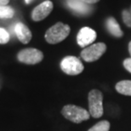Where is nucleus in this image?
Returning a JSON list of instances; mask_svg holds the SVG:
<instances>
[{"label":"nucleus","instance_id":"nucleus-1","mask_svg":"<svg viewBox=\"0 0 131 131\" xmlns=\"http://www.w3.org/2000/svg\"><path fill=\"white\" fill-rule=\"evenodd\" d=\"M71 31L68 25L62 22H57L56 25L52 26L47 30L45 33V39L49 43L56 44L61 43L65 38H67Z\"/></svg>","mask_w":131,"mask_h":131},{"label":"nucleus","instance_id":"nucleus-2","mask_svg":"<svg viewBox=\"0 0 131 131\" xmlns=\"http://www.w3.org/2000/svg\"><path fill=\"white\" fill-rule=\"evenodd\" d=\"M61 113L66 118L75 124H79L83 121L88 120L90 117V112L88 111L74 105L65 106L61 110Z\"/></svg>","mask_w":131,"mask_h":131},{"label":"nucleus","instance_id":"nucleus-3","mask_svg":"<svg viewBox=\"0 0 131 131\" xmlns=\"http://www.w3.org/2000/svg\"><path fill=\"white\" fill-rule=\"evenodd\" d=\"M103 95L100 90H93L89 94V108L90 114L93 117L98 118L103 114Z\"/></svg>","mask_w":131,"mask_h":131},{"label":"nucleus","instance_id":"nucleus-4","mask_svg":"<svg viewBox=\"0 0 131 131\" xmlns=\"http://www.w3.org/2000/svg\"><path fill=\"white\" fill-rule=\"evenodd\" d=\"M17 59L22 63L27 65H35L43 61V54L39 49L34 48L24 49L18 53Z\"/></svg>","mask_w":131,"mask_h":131},{"label":"nucleus","instance_id":"nucleus-5","mask_svg":"<svg viewBox=\"0 0 131 131\" xmlns=\"http://www.w3.org/2000/svg\"><path fill=\"white\" fill-rule=\"evenodd\" d=\"M61 68L68 75L75 76L80 74L84 69L83 63L75 56H67L61 62Z\"/></svg>","mask_w":131,"mask_h":131},{"label":"nucleus","instance_id":"nucleus-6","mask_svg":"<svg viewBox=\"0 0 131 131\" xmlns=\"http://www.w3.org/2000/svg\"><path fill=\"white\" fill-rule=\"evenodd\" d=\"M106 50V45L104 43H97L85 48L81 52V57L87 62L97 61Z\"/></svg>","mask_w":131,"mask_h":131},{"label":"nucleus","instance_id":"nucleus-7","mask_svg":"<svg viewBox=\"0 0 131 131\" xmlns=\"http://www.w3.org/2000/svg\"><path fill=\"white\" fill-rule=\"evenodd\" d=\"M53 3L49 0L43 2L38 5L32 12V19L34 21H40L48 16L53 10Z\"/></svg>","mask_w":131,"mask_h":131},{"label":"nucleus","instance_id":"nucleus-8","mask_svg":"<svg viewBox=\"0 0 131 131\" xmlns=\"http://www.w3.org/2000/svg\"><path fill=\"white\" fill-rule=\"evenodd\" d=\"M96 38V32L90 27H83L77 36V42L81 47H86L92 43Z\"/></svg>","mask_w":131,"mask_h":131},{"label":"nucleus","instance_id":"nucleus-9","mask_svg":"<svg viewBox=\"0 0 131 131\" xmlns=\"http://www.w3.org/2000/svg\"><path fill=\"white\" fill-rule=\"evenodd\" d=\"M15 32L18 39L24 44L28 43L32 39V35L30 29L21 22H18L15 26Z\"/></svg>","mask_w":131,"mask_h":131},{"label":"nucleus","instance_id":"nucleus-10","mask_svg":"<svg viewBox=\"0 0 131 131\" xmlns=\"http://www.w3.org/2000/svg\"><path fill=\"white\" fill-rule=\"evenodd\" d=\"M67 5L73 11L81 15L89 14L92 9L90 4L83 2L82 0H67Z\"/></svg>","mask_w":131,"mask_h":131},{"label":"nucleus","instance_id":"nucleus-11","mask_svg":"<svg viewBox=\"0 0 131 131\" xmlns=\"http://www.w3.org/2000/svg\"><path fill=\"white\" fill-rule=\"evenodd\" d=\"M106 27L108 29L109 32L113 35L114 37H117V38H121L123 36V32L120 28L118 23L117 22V20L114 19L113 17H110L106 20Z\"/></svg>","mask_w":131,"mask_h":131},{"label":"nucleus","instance_id":"nucleus-12","mask_svg":"<svg viewBox=\"0 0 131 131\" xmlns=\"http://www.w3.org/2000/svg\"><path fill=\"white\" fill-rule=\"evenodd\" d=\"M116 90L124 95H131V81L124 80L116 84Z\"/></svg>","mask_w":131,"mask_h":131},{"label":"nucleus","instance_id":"nucleus-13","mask_svg":"<svg viewBox=\"0 0 131 131\" xmlns=\"http://www.w3.org/2000/svg\"><path fill=\"white\" fill-rule=\"evenodd\" d=\"M15 10L9 5H0V18L10 19L14 16Z\"/></svg>","mask_w":131,"mask_h":131},{"label":"nucleus","instance_id":"nucleus-14","mask_svg":"<svg viewBox=\"0 0 131 131\" xmlns=\"http://www.w3.org/2000/svg\"><path fill=\"white\" fill-rule=\"evenodd\" d=\"M110 123L108 121H101L90 128L88 131H109Z\"/></svg>","mask_w":131,"mask_h":131},{"label":"nucleus","instance_id":"nucleus-15","mask_svg":"<svg viewBox=\"0 0 131 131\" xmlns=\"http://www.w3.org/2000/svg\"><path fill=\"white\" fill-rule=\"evenodd\" d=\"M9 40V34L4 28L0 27V44L7 43Z\"/></svg>","mask_w":131,"mask_h":131},{"label":"nucleus","instance_id":"nucleus-16","mask_svg":"<svg viewBox=\"0 0 131 131\" xmlns=\"http://www.w3.org/2000/svg\"><path fill=\"white\" fill-rule=\"evenodd\" d=\"M122 17H123V20L125 23V25L127 27H131V13L128 10H124L122 12Z\"/></svg>","mask_w":131,"mask_h":131},{"label":"nucleus","instance_id":"nucleus-17","mask_svg":"<svg viewBox=\"0 0 131 131\" xmlns=\"http://www.w3.org/2000/svg\"><path fill=\"white\" fill-rule=\"evenodd\" d=\"M124 66L129 72H131V58H128L126 60H124Z\"/></svg>","mask_w":131,"mask_h":131},{"label":"nucleus","instance_id":"nucleus-18","mask_svg":"<svg viewBox=\"0 0 131 131\" xmlns=\"http://www.w3.org/2000/svg\"><path fill=\"white\" fill-rule=\"evenodd\" d=\"M83 2L86 3L88 4H96L97 2H99L100 0H82Z\"/></svg>","mask_w":131,"mask_h":131},{"label":"nucleus","instance_id":"nucleus-19","mask_svg":"<svg viewBox=\"0 0 131 131\" xmlns=\"http://www.w3.org/2000/svg\"><path fill=\"white\" fill-rule=\"evenodd\" d=\"M9 0H0V5H8Z\"/></svg>","mask_w":131,"mask_h":131},{"label":"nucleus","instance_id":"nucleus-20","mask_svg":"<svg viewBox=\"0 0 131 131\" xmlns=\"http://www.w3.org/2000/svg\"><path fill=\"white\" fill-rule=\"evenodd\" d=\"M129 54L131 56V41L129 42Z\"/></svg>","mask_w":131,"mask_h":131},{"label":"nucleus","instance_id":"nucleus-21","mask_svg":"<svg viewBox=\"0 0 131 131\" xmlns=\"http://www.w3.org/2000/svg\"><path fill=\"white\" fill-rule=\"evenodd\" d=\"M25 1H26V3H27V4H30L32 0H25Z\"/></svg>","mask_w":131,"mask_h":131},{"label":"nucleus","instance_id":"nucleus-22","mask_svg":"<svg viewBox=\"0 0 131 131\" xmlns=\"http://www.w3.org/2000/svg\"><path fill=\"white\" fill-rule=\"evenodd\" d=\"M130 13H131V6H130Z\"/></svg>","mask_w":131,"mask_h":131}]
</instances>
